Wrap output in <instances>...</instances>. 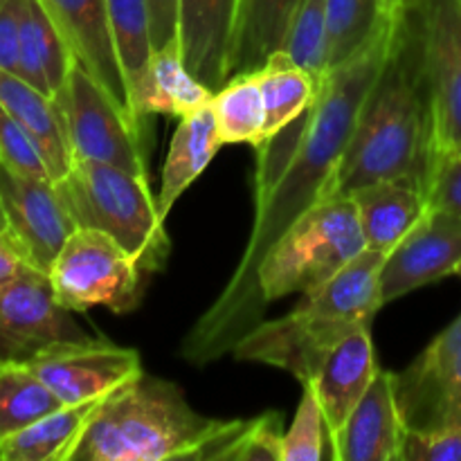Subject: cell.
Here are the masks:
<instances>
[{
  "label": "cell",
  "mask_w": 461,
  "mask_h": 461,
  "mask_svg": "<svg viewBox=\"0 0 461 461\" xmlns=\"http://www.w3.org/2000/svg\"><path fill=\"white\" fill-rule=\"evenodd\" d=\"M401 18V16H399ZM399 18H390L356 57L333 68L320 84L313 106L257 147L255 223L237 270L185 336L178 354L210 365L264 320L257 275L266 255L306 210L327 198L369 90L394 45Z\"/></svg>",
  "instance_id": "obj_1"
},
{
  "label": "cell",
  "mask_w": 461,
  "mask_h": 461,
  "mask_svg": "<svg viewBox=\"0 0 461 461\" xmlns=\"http://www.w3.org/2000/svg\"><path fill=\"white\" fill-rule=\"evenodd\" d=\"M437 158L421 43L412 12L405 5L390 57L369 90L327 198L349 196L363 185L392 178L417 180L428 192Z\"/></svg>",
  "instance_id": "obj_2"
},
{
  "label": "cell",
  "mask_w": 461,
  "mask_h": 461,
  "mask_svg": "<svg viewBox=\"0 0 461 461\" xmlns=\"http://www.w3.org/2000/svg\"><path fill=\"white\" fill-rule=\"evenodd\" d=\"M246 421L205 417L176 383L142 372L99 403L72 461H225Z\"/></svg>",
  "instance_id": "obj_3"
},
{
  "label": "cell",
  "mask_w": 461,
  "mask_h": 461,
  "mask_svg": "<svg viewBox=\"0 0 461 461\" xmlns=\"http://www.w3.org/2000/svg\"><path fill=\"white\" fill-rule=\"evenodd\" d=\"M385 255L363 250L320 291L277 320H261L234 345V360L288 372L300 385L313 381L333 347L360 327H372L383 309L381 268Z\"/></svg>",
  "instance_id": "obj_4"
},
{
  "label": "cell",
  "mask_w": 461,
  "mask_h": 461,
  "mask_svg": "<svg viewBox=\"0 0 461 461\" xmlns=\"http://www.w3.org/2000/svg\"><path fill=\"white\" fill-rule=\"evenodd\" d=\"M54 185L77 228L111 234L142 264L144 273L165 266L171 241L149 178L104 162L72 160Z\"/></svg>",
  "instance_id": "obj_5"
},
{
  "label": "cell",
  "mask_w": 461,
  "mask_h": 461,
  "mask_svg": "<svg viewBox=\"0 0 461 461\" xmlns=\"http://www.w3.org/2000/svg\"><path fill=\"white\" fill-rule=\"evenodd\" d=\"M363 250L367 243L351 196L322 198L266 255L257 275L261 306L268 309L286 295L320 291Z\"/></svg>",
  "instance_id": "obj_6"
},
{
  "label": "cell",
  "mask_w": 461,
  "mask_h": 461,
  "mask_svg": "<svg viewBox=\"0 0 461 461\" xmlns=\"http://www.w3.org/2000/svg\"><path fill=\"white\" fill-rule=\"evenodd\" d=\"M142 264L106 232L77 228L48 270L59 304L72 313L90 309L131 313L142 302Z\"/></svg>",
  "instance_id": "obj_7"
},
{
  "label": "cell",
  "mask_w": 461,
  "mask_h": 461,
  "mask_svg": "<svg viewBox=\"0 0 461 461\" xmlns=\"http://www.w3.org/2000/svg\"><path fill=\"white\" fill-rule=\"evenodd\" d=\"M54 102L61 108L72 160L104 162L149 178L142 126L84 68L72 66Z\"/></svg>",
  "instance_id": "obj_8"
},
{
  "label": "cell",
  "mask_w": 461,
  "mask_h": 461,
  "mask_svg": "<svg viewBox=\"0 0 461 461\" xmlns=\"http://www.w3.org/2000/svg\"><path fill=\"white\" fill-rule=\"evenodd\" d=\"M93 340L59 304L48 273L30 266L0 288V363H30L63 342Z\"/></svg>",
  "instance_id": "obj_9"
},
{
  "label": "cell",
  "mask_w": 461,
  "mask_h": 461,
  "mask_svg": "<svg viewBox=\"0 0 461 461\" xmlns=\"http://www.w3.org/2000/svg\"><path fill=\"white\" fill-rule=\"evenodd\" d=\"M421 43L439 156L461 149V3L408 0Z\"/></svg>",
  "instance_id": "obj_10"
},
{
  "label": "cell",
  "mask_w": 461,
  "mask_h": 461,
  "mask_svg": "<svg viewBox=\"0 0 461 461\" xmlns=\"http://www.w3.org/2000/svg\"><path fill=\"white\" fill-rule=\"evenodd\" d=\"M27 365L63 405L106 399L144 372L138 351L97 338L63 342Z\"/></svg>",
  "instance_id": "obj_11"
},
{
  "label": "cell",
  "mask_w": 461,
  "mask_h": 461,
  "mask_svg": "<svg viewBox=\"0 0 461 461\" xmlns=\"http://www.w3.org/2000/svg\"><path fill=\"white\" fill-rule=\"evenodd\" d=\"M0 210L5 232L21 246L34 268L48 273L77 223L54 180L23 176L0 165Z\"/></svg>",
  "instance_id": "obj_12"
},
{
  "label": "cell",
  "mask_w": 461,
  "mask_h": 461,
  "mask_svg": "<svg viewBox=\"0 0 461 461\" xmlns=\"http://www.w3.org/2000/svg\"><path fill=\"white\" fill-rule=\"evenodd\" d=\"M461 264V214L430 207L428 214L387 252L381 268L383 304L457 273Z\"/></svg>",
  "instance_id": "obj_13"
},
{
  "label": "cell",
  "mask_w": 461,
  "mask_h": 461,
  "mask_svg": "<svg viewBox=\"0 0 461 461\" xmlns=\"http://www.w3.org/2000/svg\"><path fill=\"white\" fill-rule=\"evenodd\" d=\"M408 432V419L396 390V374L378 369L345 428L329 446V459L403 461Z\"/></svg>",
  "instance_id": "obj_14"
},
{
  "label": "cell",
  "mask_w": 461,
  "mask_h": 461,
  "mask_svg": "<svg viewBox=\"0 0 461 461\" xmlns=\"http://www.w3.org/2000/svg\"><path fill=\"white\" fill-rule=\"evenodd\" d=\"M39 3L63 36L77 66L84 68L120 106L133 115L129 86L113 41L106 0H39Z\"/></svg>",
  "instance_id": "obj_15"
},
{
  "label": "cell",
  "mask_w": 461,
  "mask_h": 461,
  "mask_svg": "<svg viewBox=\"0 0 461 461\" xmlns=\"http://www.w3.org/2000/svg\"><path fill=\"white\" fill-rule=\"evenodd\" d=\"M376 374L378 363L374 354L372 327H360L333 347L331 354L324 358L318 376L306 383L313 387L322 405L329 446L345 428L347 419L369 390Z\"/></svg>",
  "instance_id": "obj_16"
},
{
  "label": "cell",
  "mask_w": 461,
  "mask_h": 461,
  "mask_svg": "<svg viewBox=\"0 0 461 461\" xmlns=\"http://www.w3.org/2000/svg\"><path fill=\"white\" fill-rule=\"evenodd\" d=\"M237 12L239 0H180V54L214 93L230 79Z\"/></svg>",
  "instance_id": "obj_17"
},
{
  "label": "cell",
  "mask_w": 461,
  "mask_h": 461,
  "mask_svg": "<svg viewBox=\"0 0 461 461\" xmlns=\"http://www.w3.org/2000/svg\"><path fill=\"white\" fill-rule=\"evenodd\" d=\"M363 228L367 250H394L401 239L428 214L430 201L423 185L408 178L378 180L349 194Z\"/></svg>",
  "instance_id": "obj_18"
},
{
  "label": "cell",
  "mask_w": 461,
  "mask_h": 461,
  "mask_svg": "<svg viewBox=\"0 0 461 461\" xmlns=\"http://www.w3.org/2000/svg\"><path fill=\"white\" fill-rule=\"evenodd\" d=\"M302 0H239L230 77L255 72L286 50Z\"/></svg>",
  "instance_id": "obj_19"
},
{
  "label": "cell",
  "mask_w": 461,
  "mask_h": 461,
  "mask_svg": "<svg viewBox=\"0 0 461 461\" xmlns=\"http://www.w3.org/2000/svg\"><path fill=\"white\" fill-rule=\"evenodd\" d=\"M0 104L27 131L43 153L52 180H61L72 165V151L63 126L61 108L54 97L41 93L12 72L0 70Z\"/></svg>",
  "instance_id": "obj_20"
},
{
  "label": "cell",
  "mask_w": 461,
  "mask_h": 461,
  "mask_svg": "<svg viewBox=\"0 0 461 461\" xmlns=\"http://www.w3.org/2000/svg\"><path fill=\"white\" fill-rule=\"evenodd\" d=\"M221 147L223 142L216 131L214 111L210 104L198 108L192 115L180 117V124L174 131L169 151H167L165 167H162L160 194L156 196L162 219H167L171 207L187 192L189 185L201 178Z\"/></svg>",
  "instance_id": "obj_21"
},
{
  "label": "cell",
  "mask_w": 461,
  "mask_h": 461,
  "mask_svg": "<svg viewBox=\"0 0 461 461\" xmlns=\"http://www.w3.org/2000/svg\"><path fill=\"white\" fill-rule=\"evenodd\" d=\"M214 90L187 68L178 45L153 52L147 77L135 99V117L144 126L151 115L185 117L207 106Z\"/></svg>",
  "instance_id": "obj_22"
},
{
  "label": "cell",
  "mask_w": 461,
  "mask_h": 461,
  "mask_svg": "<svg viewBox=\"0 0 461 461\" xmlns=\"http://www.w3.org/2000/svg\"><path fill=\"white\" fill-rule=\"evenodd\" d=\"M102 401L61 405L36 419L0 444V461H72Z\"/></svg>",
  "instance_id": "obj_23"
},
{
  "label": "cell",
  "mask_w": 461,
  "mask_h": 461,
  "mask_svg": "<svg viewBox=\"0 0 461 461\" xmlns=\"http://www.w3.org/2000/svg\"><path fill=\"white\" fill-rule=\"evenodd\" d=\"M75 59L39 0L23 3L18 75L41 93L54 95L70 75Z\"/></svg>",
  "instance_id": "obj_24"
},
{
  "label": "cell",
  "mask_w": 461,
  "mask_h": 461,
  "mask_svg": "<svg viewBox=\"0 0 461 461\" xmlns=\"http://www.w3.org/2000/svg\"><path fill=\"white\" fill-rule=\"evenodd\" d=\"M259 84L261 97L266 106V131L264 142L300 120L315 104L320 93V84L315 75L297 66L288 50L275 52L259 70L252 72Z\"/></svg>",
  "instance_id": "obj_25"
},
{
  "label": "cell",
  "mask_w": 461,
  "mask_h": 461,
  "mask_svg": "<svg viewBox=\"0 0 461 461\" xmlns=\"http://www.w3.org/2000/svg\"><path fill=\"white\" fill-rule=\"evenodd\" d=\"M210 106L221 142L250 144L255 149L264 142L266 106L252 72L230 77L225 86L216 90Z\"/></svg>",
  "instance_id": "obj_26"
},
{
  "label": "cell",
  "mask_w": 461,
  "mask_h": 461,
  "mask_svg": "<svg viewBox=\"0 0 461 461\" xmlns=\"http://www.w3.org/2000/svg\"><path fill=\"white\" fill-rule=\"evenodd\" d=\"M106 7L117 59H120L122 72H124L126 86H129L131 106H133L135 115V99H138L153 57L147 0H106Z\"/></svg>",
  "instance_id": "obj_27"
},
{
  "label": "cell",
  "mask_w": 461,
  "mask_h": 461,
  "mask_svg": "<svg viewBox=\"0 0 461 461\" xmlns=\"http://www.w3.org/2000/svg\"><path fill=\"white\" fill-rule=\"evenodd\" d=\"M61 405L30 365L0 363V444Z\"/></svg>",
  "instance_id": "obj_28"
},
{
  "label": "cell",
  "mask_w": 461,
  "mask_h": 461,
  "mask_svg": "<svg viewBox=\"0 0 461 461\" xmlns=\"http://www.w3.org/2000/svg\"><path fill=\"white\" fill-rule=\"evenodd\" d=\"M385 21L381 0H327V72L356 57Z\"/></svg>",
  "instance_id": "obj_29"
},
{
  "label": "cell",
  "mask_w": 461,
  "mask_h": 461,
  "mask_svg": "<svg viewBox=\"0 0 461 461\" xmlns=\"http://www.w3.org/2000/svg\"><path fill=\"white\" fill-rule=\"evenodd\" d=\"M399 401L410 428L461 423V354L419 390L399 396Z\"/></svg>",
  "instance_id": "obj_30"
},
{
  "label": "cell",
  "mask_w": 461,
  "mask_h": 461,
  "mask_svg": "<svg viewBox=\"0 0 461 461\" xmlns=\"http://www.w3.org/2000/svg\"><path fill=\"white\" fill-rule=\"evenodd\" d=\"M327 446L329 432L322 405H320L313 387L302 385V399L297 405L295 419H293L291 428L284 432L282 461H320L329 457Z\"/></svg>",
  "instance_id": "obj_31"
},
{
  "label": "cell",
  "mask_w": 461,
  "mask_h": 461,
  "mask_svg": "<svg viewBox=\"0 0 461 461\" xmlns=\"http://www.w3.org/2000/svg\"><path fill=\"white\" fill-rule=\"evenodd\" d=\"M297 66L318 79L327 75V0H302L286 45Z\"/></svg>",
  "instance_id": "obj_32"
},
{
  "label": "cell",
  "mask_w": 461,
  "mask_h": 461,
  "mask_svg": "<svg viewBox=\"0 0 461 461\" xmlns=\"http://www.w3.org/2000/svg\"><path fill=\"white\" fill-rule=\"evenodd\" d=\"M284 423L279 412L248 419L243 430L225 453V461H282Z\"/></svg>",
  "instance_id": "obj_33"
},
{
  "label": "cell",
  "mask_w": 461,
  "mask_h": 461,
  "mask_svg": "<svg viewBox=\"0 0 461 461\" xmlns=\"http://www.w3.org/2000/svg\"><path fill=\"white\" fill-rule=\"evenodd\" d=\"M0 165L16 174L52 180L43 153L3 104H0Z\"/></svg>",
  "instance_id": "obj_34"
},
{
  "label": "cell",
  "mask_w": 461,
  "mask_h": 461,
  "mask_svg": "<svg viewBox=\"0 0 461 461\" xmlns=\"http://www.w3.org/2000/svg\"><path fill=\"white\" fill-rule=\"evenodd\" d=\"M461 354V315L455 322H450L430 345L426 347L421 356L405 369L403 374H396V390L399 396L410 394L419 390L423 383L430 381L441 367L450 363L455 356Z\"/></svg>",
  "instance_id": "obj_35"
},
{
  "label": "cell",
  "mask_w": 461,
  "mask_h": 461,
  "mask_svg": "<svg viewBox=\"0 0 461 461\" xmlns=\"http://www.w3.org/2000/svg\"><path fill=\"white\" fill-rule=\"evenodd\" d=\"M403 461H461V423L410 428Z\"/></svg>",
  "instance_id": "obj_36"
},
{
  "label": "cell",
  "mask_w": 461,
  "mask_h": 461,
  "mask_svg": "<svg viewBox=\"0 0 461 461\" xmlns=\"http://www.w3.org/2000/svg\"><path fill=\"white\" fill-rule=\"evenodd\" d=\"M430 207L461 214V158L457 153H444L437 158L428 183Z\"/></svg>",
  "instance_id": "obj_37"
},
{
  "label": "cell",
  "mask_w": 461,
  "mask_h": 461,
  "mask_svg": "<svg viewBox=\"0 0 461 461\" xmlns=\"http://www.w3.org/2000/svg\"><path fill=\"white\" fill-rule=\"evenodd\" d=\"M23 3L25 0H9L0 7V70L12 75H18Z\"/></svg>",
  "instance_id": "obj_38"
},
{
  "label": "cell",
  "mask_w": 461,
  "mask_h": 461,
  "mask_svg": "<svg viewBox=\"0 0 461 461\" xmlns=\"http://www.w3.org/2000/svg\"><path fill=\"white\" fill-rule=\"evenodd\" d=\"M153 52L178 45L180 0H147Z\"/></svg>",
  "instance_id": "obj_39"
},
{
  "label": "cell",
  "mask_w": 461,
  "mask_h": 461,
  "mask_svg": "<svg viewBox=\"0 0 461 461\" xmlns=\"http://www.w3.org/2000/svg\"><path fill=\"white\" fill-rule=\"evenodd\" d=\"M30 261H27L25 252L21 250L16 241L9 237L7 232H0V288L7 286L9 282L18 277L23 270L30 268Z\"/></svg>",
  "instance_id": "obj_40"
},
{
  "label": "cell",
  "mask_w": 461,
  "mask_h": 461,
  "mask_svg": "<svg viewBox=\"0 0 461 461\" xmlns=\"http://www.w3.org/2000/svg\"><path fill=\"white\" fill-rule=\"evenodd\" d=\"M381 3H383V9H385L387 16L399 18V16H403L405 3H408V0H381Z\"/></svg>",
  "instance_id": "obj_41"
},
{
  "label": "cell",
  "mask_w": 461,
  "mask_h": 461,
  "mask_svg": "<svg viewBox=\"0 0 461 461\" xmlns=\"http://www.w3.org/2000/svg\"><path fill=\"white\" fill-rule=\"evenodd\" d=\"M5 230V216H3V210H0V232Z\"/></svg>",
  "instance_id": "obj_42"
},
{
  "label": "cell",
  "mask_w": 461,
  "mask_h": 461,
  "mask_svg": "<svg viewBox=\"0 0 461 461\" xmlns=\"http://www.w3.org/2000/svg\"><path fill=\"white\" fill-rule=\"evenodd\" d=\"M455 275H457V277H461V264H459V268H457V273H455Z\"/></svg>",
  "instance_id": "obj_43"
},
{
  "label": "cell",
  "mask_w": 461,
  "mask_h": 461,
  "mask_svg": "<svg viewBox=\"0 0 461 461\" xmlns=\"http://www.w3.org/2000/svg\"><path fill=\"white\" fill-rule=\"evenodd\" d=\"M5 3H9V0H0V7H3V5H5Z\"/></svg>",
  "instance_id": "obj_44"
},
{
  "label": "cell",
  "mask_w": 461,
  "mask_h": 461,
  "mask_svg": "<svg viewBox=\"0 0 461 461\" xmlns=\"http://www.w3.org/2000/svg\"><path fill=\"white\" fill-rule=\"evenodd\" d=\"M457 156H459V158H461V149H459V151H457Z\"/></svg>",
  "instance_id": "obj_45"
},
{
  "label": "cell",
  "mask_w": 461,
  "mask_h": 461,
  "mask_svg": "<svg viewBox=\"0 0 461 461\" xmlns=\"http://www.w3.org/2000/svg\"><path fill=\"white\" fill-rule=\"evenodd\" d=\"M459 3H461V0H459Z\"/></svg>",
  "instance_id": "obj_46"
}]
</instances>
